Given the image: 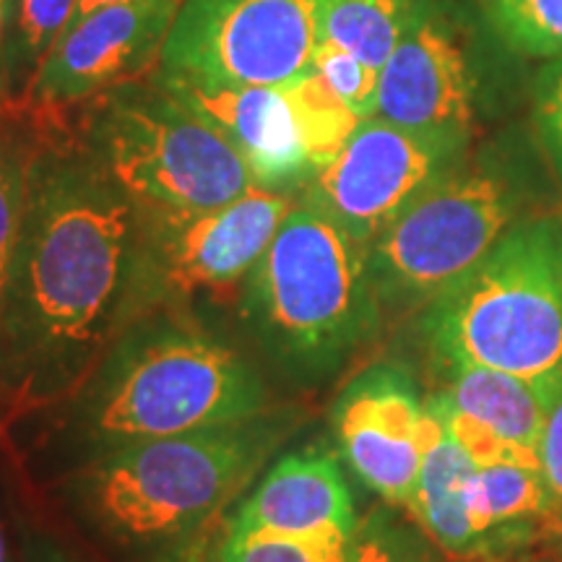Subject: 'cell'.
<instances>
[{
	"label": "cell",
	"mask_w": 562,
	"mask_h": 562,
	"mask_svg": "<svg viewBox=\"0 0 562 562\" xmlns=\"http://www.w3.org/2000/svg\"><path fill=\"white\" fill-rule=\"evenodd\" d=\"M347 562H442L440 550L422 526L402 521L391 510H375L357 526Z\"/></svg>",
	"instance_id": "d4e9b609"
},
{
	"label": "cell",
	"mask_w": 562,
	"mask_h": 562,
	"mask_svg": "<svg viewBox=\"0 0 562 562\" xmlns=\"http://www.w3.org/2000/svg\"><path fill=\"white\" fill-rule=\"evenodd\" d=\"M297 195L252 188L209 211L138 209L125 323L151 311H186L203 294L245 284ZM123 323V326H125Z\"/></svg>",
	"instance_id": "ba28073f"
},
{
	"label": "cell",
	"mask_w": 562,
	"mask_h": 562,
	"mask_svg": "<svg viewBox=\"0 0 562 562\" xmlns=\"http://www.w3.org/2000/svg\"><path fill=\"white\" fill-rule=\"evenodd\" d=\"M300 425V409L269 406L227 425L144 440L87 461L68 490L115 539H178L220 513Z\"/></svg>",
	"instance_id": "277c9868"
},
{
	"label": "cell",
	"mask_w": 562,
	"mask_h": 562,
	"mask_svg": "<svg viewBox=\"0 0 562 562\" xmlns=\"http://www.w3.org/2000/svg\"><path fill=\"white\" fill-rule=\"evenodd\" d=\"M516 211V186L492 161H463L435 182L368 248L381 313L430 307L495 248Z\"/></svg>",
	"instance_id": "52a82bcc"
},
{
	"label": "cell",
	"mask_w": 562,
	"mask_h": 562,
	"mask_svg": "<svg viewBox=\"0 0 562 562\" xmlns=\"http://www.w3.org/2000/svg\"><path fill=\"white\" fill-rule=\"evenodd\" d=\"M321 0H182L161 50V74L284 87L313 70Z\"/></svg>",
	"instance_id": "9c48e42d"
},
{
	"label": "cell",
	"mask_w": 562,
	"mask_h": 562,
	"mask_svg": "<svg viewBox=\"0 0 562 562\" xmlns=\"http://www.w3.org/2000/svg\"><path fill=\"white\" fill-rule=\"evenodd\" d=\"M281 91L292 108L307 159L318 172L339 157L362 117L328 87L315 68L302 74L300 79L284 83Z\"/></svg>",
	"instance_id": "44dd1931"
},
{
	"label": "cell",
	"mask_w": 562,
	"mask_h": 562,
	"mask_svg": "<svg viewBox=\"0 0 562 562\" xmlns=\"http://www.w3.org/2000/svg\"><path fill=\"white\" fill-rule=\"evenodd\" d=\"M0 562H13L11 547H9V539H5L3 526H0Z\"/></svg>",
	"instance_id": "4dcf8cb0"
},
{
	"label": "cell",
	"mask_w": 562,
	"mask_h": 562,
	"mask_svg": "<svg viewBox=\"0 0 562 562\" xmlns=\"http://www.w3.org/2000/svg\"><path fill=\"white\" fill-rule=\"evenodd\" d=\"M40 562H74V560H70L68 554L58 552V550H47V552L40 558Z\"/></svg>",
	"instance_id": "1f68e13d"
},
{
	"label": "cell",
	"mask_w": 562,
	"mask_h": 562,
	"mask_svg": "<svg viewBox=\"0 0 562 562\" xmlns=\"http://www.w3.org/2000/svg\"><path fill=\"white\" fill-rule=\"evenodd\" d=\"M313 68L326 79L336 94L349 104L357 115L372 117L378 112V87H381V70L349 53L336 42L321 40L315 50Z\"/></svg>",
	"instance_id": "484cf974"
},
{
	"label": "cell",
	"mask_w": 562,
	"mask_h": 562,
	"mask_svg": "<svg viewBox=\"0 0 562 562\" xmlns=\"http://www.w3.org/2000/svg\"><path fill=\"white\" fill-rule=\"evenodd\" d=\"M351 537L227 531L220 562H347Z\"/></svg>",
	"instance_id": "cb8c5ba5"
},
{
	"label": "cell",
	"mask_w": 562,
	"mask_h": 562,
	"mask_svg": "<svg viewBox=\"0 0 562 562\" xmlns=\"http://www.w3.org/2000/svg\"><path fill=\"white\" fill-rule=\"evenodd\" d=\"M138 209L83 140L42 125L0 292V427L66 402L121 334Z\"/></svg>",
	"instance_id": "6da1fadb"
},
{
	"label": "cell",
	"mask_w": 562,
	"mask_h": 562,
	"mask_svg": "<svg viewBox=\"0 0 562 562\" xmlns=\"http://www.w3.org/2000/svg\"><path fill=\"white\" fill-rule=\"evenodd\" d=\"M414 9L417 0H321V40L347 47L381 70L404 37Z\"/></svg>",
	"instance_id": "d6986e66"
},
{
	"label": "cell",
	"mask_w": 562,
	"mask_h": 562,
	"mask_svg": "<svg viewBox=\"0 0 562 562\" xmlns=\"http://www.w3.org/2000/svg\"><path fill=\"white\" fill-rule=\"evenodd\" d=\"M76 3L79 0H9V63L19 97L70 26Z\"/></svg>",
	"instance_id": "7402d4cb"
},
{
	"label": "cell",
	"mask_w": 562,
	"mask_h": 562,
	"mask_svg": "<svg viewBox=\"0 0 562 562\" xmlns=\"http://www.w3.org/2000/svg\"><path fill=\"white\" fill-rule=\"evenodd\" d=\"M357 510L339 459L326 448H297L273 463L248 492L229 531L292 537H355Z\"/></svg>",
	"instance_id": "9a60e30c"
},
{
	"label": "cell",
	"mask_w": 562,
	"mask_h": 562,
	"mask_svg": "<svg viewBox=\"0 0 562 562\" xmlns=\"http://www.w3.org/2000/svg\"><path fill=\"white\" fill-rule=\"evenodd\" d=\"M331 425L357 480L409 508L427 442V409L409 372L396 364L357 372L336 396Z\"/></svg>",
	"instance_id": "7c38bea8"
},
{
	"label": "cell",
	"mask_w": 562,
	"mask_h": 562,
	"mask_svg": "<svg viewBox=\"0 0 562 562\" xmlns=\"http://www.w3.org/2000/svg\"><path fill=\"white\" fill-rule=\"evenodd\" d=\"M182 0H125L70 21L21 97L76 108L146 79L161 63Z\"/></svg>",
	"instance_id": "8fae6325"
},
{
	"label": "cell",
	"mask_w": 562,
	"mask_h": 562,
	"mask_svg": "<svg viewBox=\"0 0 562 562\" xmlns=\"http://www.w3.org/2000/svg\"><path fill=\"white\" fill-rule=\"evenodd\" d=\"M474 89L459 24L435 0H417L404 37L381 68L375 115L412 131L469 140Z\"/></svg>",
	"instance_id": "4fadbf2b"
},
{
	"label": "cell",
	"mask_w": 562,
	"mask_h": 562,
	"mask_svg": "<svg viewBox=\"0 0 562 562\" xmlns=\"http://www.w3.org/2000/svg\"><path fill=\"white\" fill-rule=\"evenodd\" d=\"M533 128L554 172L562 175V63L547 68L539 81L537 102H533Z\"/></svg>",
	"instance_id": "4316f807"
},
{
	"label": "cell",
	"mask_w": 562,
	"mask_h": 562,
	"mask_svg": "<svg viewBox=\"0 0 562 562\" xmlns=\"http://www.w3.org/2000/svg\"><path fill=\"white\" fill-rule=\"evenodd\" d=\"M422 331L440 364L469 362L524 381L562 378V220L513 222L430 307Z\"/></svg>",
	"instance_id": "5b68a950"
},
{
	"label": "cell",
	"mask_w": 562,
	"mask_h": 562,
	"mask_svg": "<svg viewBox=\"0 0 562 562\" xmlns=\"http://www.w3.org/2000/svg\"><path fill=\"white\" fill-rule=\"evenodd\" d=\"M115 3H125V0H79V3H76L74 21L87 16V13H91V11L104 9V5H115Z\"/></svg>",
	"instance_id": "f546056e"
},
{
	"label": "cell",
	"mask_w": 562,
	"mask_h": 562,
	"mask_svg": "<svg viewBox=\"0 0 562 562\" xmlns=\"http://www.w3.org/2000/svg\"><path fill=\"white\" fill-rule=\"evenodd\" d=\"M83 140L138 209L209 211L258 188L240 154L157 70L89 100Z\"/></svg>",
	"instance_id": "8992f818"
},
{
	"label": "cell",
	"mask_w": 562,
	"mask_h": 562,
	"mask_svg": "<svg viewBox=\"0 0 562 562\" xmlns=\"http://www.w3.org/2000/svg\"><path fill=\"white\" fill-rule=\"evenodd\" d=\"M40 146V125L24 102L0 110V292L5 284L13 245L24 220L26 182Z\"/></svg>",
	"instance_id": "ffe728a7"
},
{
	"label": "cell",
	"mask_w": 562,
	"mask_h": 562,
	"mask_svg": "<svg viewBox=\"0 0 562 562\" xmlns=\"http://www.w3.org/2000/svg\"><path fill=\"white\" fill-rule=\"evenodd\" d=\"M237 315L266 370L297 389L334 378L383 318L368 250L300 195L240 286Z\"/></svg>",
	"instance_id": "3957f363"
},
{
	"label": "cell",
	"mask_w": 562,
	"mask_h": 562,
	"mask_svg": "<svg viewBox=\"0 0 562 562\" xmlns=\"http://www.w3.org/2000/svg\"><path fill=\"white\" fill-rule=\"evenodd\" d=\"M269 406L261 370L235 344L182 311H151L125 323L79 391L53 409H63V442L87 463Z\"/></svg>",
	"instance_id": "7a4b0ae2"
},
{
	"label": "cell",
	"mask_w": 562,
	"mask_h": 562,
	"mask_svg": "<svg viewBox=\"0 0 562 562\" xmlns=\"http://www.w3.org/2000/svg\"><path fill=\"white\" fill-rule=\"evenodd\" d=\"M157 79L240 154L258 188L294 195L313 180L315 170L281 87H235L159 68Z\"/></svg>",
	"instance_id": "5bb4252c"
},
{
	"label": "cell",
	"mask_w": 562,
	"mask_h": 562,
	"mask_svg": "<svg viewBox=\"0 0 562 562\" xmlns=\"http://www.w3.org/2000/svg\"><path fill=\"white\" fill-rule=\"evenodd\" d=\"M425 409L427 442L409 510L442 554L453 560H476L482 558V537L472 518L476 463L456 442L438 414L427 404Z\"/></svg>",
	"instance_id": "2e32d148"
},
{
	"label": "cell",
	"mask_w": 562,
	"mask_h": 562,
	"mask_svg": "<svg viewBox=\"0 0 562 562\" xmlns=\"http://www.w3.org/2000/svg\"><path fill=\"white\" fill-rule=\"evenodd\" d=\"M16 97L9 63V0H0V110L9 108Z\"/></svg>",
	"instance_id": "f1b7e54d"
},
{
	"label": "cell",
	"mask_w": 562,
	"mask_h": 562,
	"mask_svg": "<svg viewBox=\"0 0 562 562\" xmlns=\"http://www.w3.org/2000/svg\"><path fill=\"white\" fill-rule=\"evenodd\" d=\"M482 9L510 50L562 58V0H482Z\"/></svg>",
	"instance_id": "603a6c76"
},
{
	"label": "cell",
	"mask_w": 562,
	"mask_h": 562,
	"mask_svg": "<svg viewBox=\"0 0 562 562\" xmlns=\"http://www.w3.org/2000/svg\"><path fill=\"white\" fill-rule=\"evenodd\" d=\"M539 461L554 510L562 518V378L547 385V422L539 440Z\"/></svg>",
	"instance_id": "83f0119b"
},
{
	"label": "cell",
	"mask_w": 562,
	"mask_h": 562,
	"mask_svg": "<svg viewBox=\"0 0 562 562\" xmlns=\"http://www.w3.org/2000/svg\"><path fill=\"white\" fill-rule=\"evenodd\" d=\"M472 518L476 533L482 537V554H487L513 526L529 518L560 516L552 505L542 469L521 467V463H492V467H476Z\"/></svg>",
	"instance_id": "ac0fdd59"
},
{
	"label": "cell",
	"mask_w": 562,
	"mask_h": 562,
	"mask_svg": "<svg viewBox=\"0 0 562 562\" xmlns=\"http://www.w3.org/2000/svg\"><path fill=\"white\" fill-rule=\"evenodd\" d=\"M467 146L469 140L404 128L381 115L364 117L300 199L368 250L422 193L463 165Z\"/></svg>",
	"instance_id": "30bf717a"
},
{
	"label": "cell",
	"mask_w": 562,
	"mask_h": 562,
	"mask_svg": "<svg viewBox=\"0 0 562 562\" xmlns=\"http://www.w3.org/2000/svg\"><path fill=\"white\" fill-rule=\"evenodd\" d=\"M442 368H446L442 393L463 414L480 419L505 440L539 453L547 422V385L484 364L451 362Z\"/></svg>",
	"instance_id": "e0dca14e"
}]
</instances>
